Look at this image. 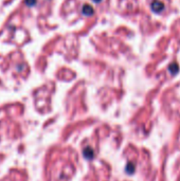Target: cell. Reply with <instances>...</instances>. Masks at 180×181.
Listing matches in <instances>:
<instances>
[{
    "label": "cell",
    "mask_w": 180,
    "mask_h": 181,
    "mask_svg": "<svg viewBox=\"0 0 180 181\" xmlns=\"http://www.w3.org/2000/svg\"><path fill=\"white\" fill-rule=\"evenodd\" d=\"M26 4L28 6H34L36 4V0H26Z\"/></svg>",
    "instance_id": "cell-4"
},
{
    "label": "cell",
    "mask_w": 180,
    "mask_h": 181,
    "mask_svg": "<svg viewBox=\"0 0 180 181\" xmlns=\"http://www.w3.org/2000/svg\"><path fill=\"white\" fill-rule=\"evenodd\" d=\"M125 171H126L127 174H133V173L135 172V165L133 163H128L126 168H125Z\"/></svg>",
    "instance_id": "cell-3"
},
{
    "label": "cell",
    "mask_w": 180,
    "mask_h": 181,
    "mask_svg": "<svg viewBox=\"0 0 180 181\" xmlns=\"http://www.w3.org/2000/svg\"><path fill=\"white\" fill-rule=\"evenodd\" d=\"M108 0H80V12L82 16L88 17L101 13L107 6Z\"/></svg>",
    "instance_id": "cell-1"
},
{
    "label": "cell",
    "mask_w": 180,
    "mask_h": 181,
    "mask_svg": "<svg viewBox=\"0 0 180 181\" xmlns=\"http://www.w3.org/2000/svg\"><path fill=\"white\" fill-rule=\"evenodd\" d=\"M83 155H84V157L86 158V159L91 160V159L93 158V156H94V152H93L92 148H90V147H86V148L83 150Z\"/></svg>",
    "instance_id": "cell-2"
}]
</instances>
